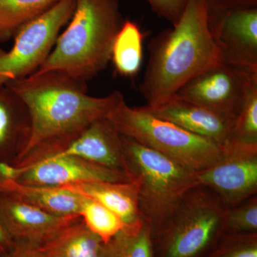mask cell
<instances>
[{"mask_svg":"<svg viewBox=\"0 0 257 257\" xmlns=\"http://www.w3.org/2000/svg\"><path fill=\"white\" fill-rule=\"evenodd\" d=\"M5 86L23 101L30 120L28 143L13 165L37 150H59L124 99L119 91L89 95L85 82L60 72L32 74Z\"/></svg>","mask_w":257,"mask_h":257,"instance_id":"cell-1","label":"cell"},{"mask_svg":"<svg viewBox=\"0 0 257 257\" xmlns=\"http://www.w3.org/2000/svg\"><path fill=\"white\" fill-rule=\"evenodd\" d=\"M223 62L209 26L207 0H187L173 29L152 52L140 87L146 106L170 100L189 81Z\"/></svg>","mask_w":257,"mask_h":257,"instance_id":"cell-2","label":"cell"},{"mask_svg":"<svg viewBox=\"0 0 257 257\" xmlns=\"http://www.w3.org/2000/svg\"><path fill=\"white\" fill-rule=\"evenodd\" d=\"M123 23L118 0H76L67 28L33 74L60 72L85 83L94 78L111 60Z\"/></svg>","mask_w":257,"mask_h":257,"instance_id":"cell-3","label":"cell"},{"mask_svg":"<svg viewBox=\"0 0 257 257\" xmlns=\"http://www.w3.org/2000/svg\"><path fill=\"white\" fill-rule=\"evenodd\" d=\"M121 138L128 172L138 184L140 211L152 235L186 194L199 186L197 172L135 140L122 135Z\"/></svg>","mask_w":257,"mask_h":257,"instance_id":"cell-4","label":"cell"},{"mask_svg":"<svg viewBox=\"0 0 257 257\" xmlns=\"http://www.w3.org/2000/svg\"><path fill=\"white\" fill-rule=\"evenodd\" d=\"M106 119L120 135L170 157L193 172L211 167L224 152V147L157 117L143 106L128 105L124 99Z\"/></svg>","mask_w":257,"mask_h":257,"instance_id":"cell-5","label":"cell"},{"mask_svg":"<svg viewBox=\"0 0 257 257\" xmlns=\"http://www.w3.org/2000/svg\"><path fill=\"white\" fill-rule=\"evenodd\" d=\"M227 210L211 189H191L152 235L153 257H202L223 232Z\"/></svg>","mask_w":257,"mask_h":257,"instance_id":"cell-6","label":"cell"},{"mask_svg":"<svg viewBox=\"0 0 257 257\" xmlns=\"http://www.w3.org/2000/svg\"><path fill=\"white\" fill-rule=\"evenodd\" d=\"M75 5L76 0H60L20 29L9 51L0 48V87L30 77L41 67L53 50L61 30L72 18Z\"/></svg>","mask_w":257,"mask_h":257,"instance_id":"cell-7","label":"cell"},{"mask_svg":"<svg viewBox=\"0 0 257 257\" xmlns=\"http://www.w3.org/2000/svg\"><path fill=\"white\" fill-rule=\"evenodd\" d=\"M197 175L199 186L215 193L228 209L236 207L256 195L257 145L231 142L215 164Z\"/></svg>","mask_w":257,"mask_h":257,"instance_id":"cell-8","label":"cell"},{"mask_svg":"<svg viewBox=\"0 0 257 257\" xmlns=\"http://www.w3.org/2000/svg\"><path fill=\"white\" fill-rule=\"evenodd\" d=\"M255 76L257 72L223 62L193 78L174 96L236 120L247 83Z\"/></svg>","mask_w":257,"mask_h":257,"instance_id":"cell-9","label":"cell"},{"mask_svg":"<svg viewBox=\"0 0 257 257\" xmlns=\"http://www.w3.org/2000/svg\"><path fill=\"white\" fill-rule=\"evenodd\" d=\"M209 16L211 34L223 61L257 72L256 6L209 5Z\"/></svg>","mask_w":257,"mask_h":257,"instance_id":"cell-10","label":"cell"},{"mask_svg":"<svg viewBox=\"0 0 257 257\" xmlns=\"http://www.w3.org/2000/svg\"><path fill=\"white\" fill-rule=\"evenodd\" d=\"M80 216H59L0 192V224L14 242L40 246Z\"/></svg>","mask_w":257,"mask_h":257,"instance_id":"cell-11","label":"cell"},{"mask_svg":"<svg viewBox=\"0 0 257 257\" xmlns=\"http://www.w3.org/2000/svg\"><path fill=\"white\" fill-rule=\"evenodd\" d=\"M18 167L20 175L15 180L32 185L62 187L88 181L124 182L133 180L124 172L105 168L76 157H46Z\"/></svg>","mask_w":257,"mask_h":257,"instance_id":"cell-12","label":"cell"},{"mask_svg":"<svg viewBox=\"0 0 257 257\" xmlns=\"http://www.w3.org/2000/svg\"><path fill=\"white\" fill-rule=\"evenodd\" d=\"M65 156L79 157L131 177L121 135L106 118L94 121L67 145L42 158Z\"/></svg>","mask_w":257,"mask_h":257,"instance_id":"cell-13","label":"cell"},{"mask_svg":"<svg viewBox=\"0 0 257 257\" xmlns=\"http://www.w3.org/2000/svg\"><path fill=\"white\" fill-rule=\"evenodd\" d=\"M143 108L157 117L221 147L226 146L232 138L236 120L190 101L173 96L160 105Z\"/></svg>","mask_w":257,"mask_h":257,"instance_id":"cell-14","label":"cell"},{"mask_svg":"<svg viewBox=\"0 0 257 257\" xmlns=\"http://www.w3.org/2000/svg\"><path fill=\"white\" fill-rule=\"evenodd\" d=\"M62 187L100 203L119 216L126 228L145 222L140 211L138 184L135 179L124 182L88 181Z\"/></svg>","mask_w":257,"mask_h":257,"instance_id":"cell-15","label":"cell"},{"mask_svg":"<svg viewBox=\"0 0 257 257\" xmlns=\"http://www.w3.org/2000/svg\"><path fill=\"white\" fill-rule=\"evenodd\" d=\"M30 132L23 101L9 87H0V162L14 163L28 143Z\"/></svg>","mask_w":257,"mask_h":257,"instance_id":"cell-16","label":"cell"},{"mask_svg":"<svg viewBox=\"0 0 257 257\" xmlns=\"http://www.w3.org/2000/svg\"><path fill=\"white\" fill-rule=\"evenodd\" d=\"M0 192L59 216H79L84 201V197L64 187L32 185L14 179L0 182Z\"/></svg>","mask_w":257,"mask_h":257,"instance_id":"cell-17","label":"cell"},{"mask_svg":"<svg viewBox=\"0 0 257 257\" xmlns=\"http://www.w3.org/2000/svg\"><path fill=\"white\" fill-rule=\"evenodd\" d=\"M104 245L80 219L38 248L44 257H102Z\"/></svg>","mask_w":257,"mask_h":257,"instance_id":"cell-18","label":"cell"},{"mask_svg":"<svg viewBox=\"0 0 257 257\" xmlns=\"http://www.w3.org/2000/svg\"><path fill=\"white\" fill-rule=\"evenodd\" d=\"M143 35L136 23H123L115 37L111 60L121 75L130 77L138 73L143 62Z\"/></svg>","mask_w":257,"mask_h":257,"instance_id":"cell-19","label":"cell"},{"mask_svg":"<svg viewBox=\"0 0 257 257\" xmlns=\"http://www.w3.org/2000/svg\"><path fill=\"white\" fill-rule=\"evenodd\" d=\"M60 0H0V43L13 39L26 24Z\"/></svg>","mask_w":257,"mask_h":257,"instance_id":"cell-20","label":"cell"},{"mask_svg":"<svg viewBox=\"0 0 257 257\" xmlns=\"http://www.w3.org/2000/svg\"><path fill=\"white\" fill-rule=\"evenodd\" d=\"M102 257H153L150 225L145 222L120 231L104 243Z\"/></svg>","mask_w":257,"mask_h":257,"instance_id":"cell-21","label":"cell"},{"mask_svg":"<svg viewBox=\"0 0 257 257\" xmlns=\"http://www.w3.org/2000/svg\"><path fill=\"white\" fill-rule=\"evenodd\" d=\"M79 216L88 229L104 243L126 228L122 220L113 211L89 198L84 197Z\"/></svg>","mask_w":257,"mask_h":257,"instance_id":"cell-22","label":"cell"},{"mask_svg":"<svg viewBox=\"0 0 257 257\" xmlns=\"http://www.w3.org/2000/svg\"><path fill=\"white\" fill-rule=\"evenodd\" d=\"M231 142L257 145V76L251 77L246 85L244 99L235 121Z\"/></svg>","mask_w":257,"mask_h":257,"instance_id":"cell-23","label":"cell"},{"mask_svg":"<svg viewBox=\"0 0 257 257\" xmlns=\"http://www.w3.org/2000/svg\"><path fill=\"white\" fill-rule=\"evenodd\" d=\"M202 257H257V232H222Z\"/></svg>","mask_w":257,"mask_h":257,"instance_id":"cell-24","label":"cell"},{"mask_svg":"<svg viewBox=\"0 0 257 257\" xmlns=\"http://www.w3.org/2000/svg\"><path fill=\"white\" fill-rule=\"evenodd\" d=\"M223 232H257V197H250L236 207L228 209Z\"/></svg>","mask_w":257,"mask_h":257,"instance_id":"cell-25","label":"cell"},{"mask_svg":"<svg viewBox=\"0 0 257 257\" xmlns=\"http://www.w3.org/2000/svg\"><path fill=\"white\" fill-rule=\"evenodd\" d=\"M159 16L175 24L185 8L187 0H147Z\"/></svg>","mask_w":257,"mask_h":257,"instance_id":"cell-26","label":"cell"},{"mask_svg":"<svg viewBox=\"0 0 257 257\" xmlns=\"http://www.w3.org/2000/svg\"><path fill=\"white\" fill-rule=\"evenodd\" d=\"M0 257H44L38 246L28 243L14 242L13 247Z\"/></svg>","mask_w":257,"mask_h":257,"instance_id":"cell-27","label":"cell"},{"mask_svg":"<svg viewBox=\"0 0 257 257\" xmlns=\"http://www.w3.org/2000/svg\"><path fill=\"white\" fill-rule=\"evenodd\" d=\"M209 5L212 6L236 7L256 6L257 0H207Z\"/></svg>","mask_w":257,"mask_h":257,"instance_id":"cell-28","label":"cell"},{"mask_svg":"<svg viewBox=\"0 0 257 257\" xmlns=\"http://www.w3.org/2000/svg\"><path fill=\"white\" fill-rule=\"evenodd\" d=\"M14 241L0 224V255L9 251L13 247Z\"/></svg>","mask_w":257,"mask_h":257,"instance_id":"cell-29","label":"cell"}]
</instances>
